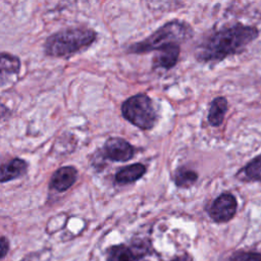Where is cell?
Masks as SVG:
<instances>
[{
  "label": "cell",
  "mask_w": 261,
  "mask_h": 261,
  "mask_svg": "<svg viewBox=\"0 0 261 261\" xmlns=\"http://www.w3.org/2000/svg\"><path fill=\"white\" fill-rule=\"evenodd\" d=\"M192 35L193 29L188 22L173 19L162 24L147 38L129 45L126 48V53L146 54L151 51L154 52L171 43L180 44L191 38Z\"/></svg>",
  "instance_id": "obj_3"
},
{
  "label": "cell",
  "mask_w": 261,
  "mask_h": 261,
  "mask_svg": "<svg viewBox=\"0 0 261 261\" xmlns=\"http://www.w3.org/2000/svg\"><path fill=\"white\" fill-rule=\"evenodd\" d=\"M228 261H261V254L251 251H238L230 256Z\"/></svg>",
  "instance_id": "obj_16"
},
{
  "label": "cell",
  "mask_w": 261,
  "mask_h": 261,
  "mask_svg": "<svg viewBox=\"0 0 261 261\" xmlns=\"http://www.w3.org/2000/svg\"><path fill=\"white\" fill-rule=\"evenodd\" d=\"M171 261H193V258L189 254H182L174 257Z\"/></svg>",
  "instance_id": "obj_18"
},
{
  "label": "cell",
  "mask_w": 261,
  "mask_h": 261,
  "mask_svg": "<svg viewBox=\"0 0 261 261\" xmlns=\"http://www.w3.org/2000/svg\"><path fill=\"white\" fill-rule=\"evenodd\" d=\"M198 179V173L186 167L178 168L174 173V182L178 188H190Z\"/></svg>",
  "instance_id": "obj_15"
},
{
  "label": "cell",
  "mask_w": 261,
  "mask_h": 261,
  "mask_svg": "<svg viewBox=\"0 0 261 261\" xmlns=\"http://www.w3.org/2000/svg\"><path fill=\"white\" fill-rule=\"evenodd\" d=\"M146 172V166L142 163H134L119 169L115 174V181L124 185L140 179Z\"/></svg>",
  "instance_id": "obj_12"
},
{
  "label": "cell",
  "mask_w": 261,
  "mask_h": 261,
  "mask_svg": "<svg viewBox=\"0 0 261 261\" xmlns=\"http://www.w3.org/2000/svg\"><path fill=\"white\" fill-rule=\"evenodd\" d=\"M154 56L152 58V67L153 69L162 68V69H171L174 67L178 61L180 54V44L171 43L162 48L154 51Z\"/></svg>",
  "instance_id": "obj_7"
},
{
  "label": "cell",
  "mask_w": 261,
  "mask_h": 261,
  "mask_svg": "<svg viewBox=\"0 0 261 261\" xmlns=\"http://www.w3.org/2000/svg\"><path fill=\"white\" fill-rule=\"evenodd\" d=\"M77 179V170L74 166L67 165L58 168L50 179V189L57 192H65Z\"/></svg>",
  "instance_id": "obj_8"
},
{
  "label": "cell",
  "mask_w": 261,
  "mask_h": 261,
  "mask_svg": "<svg viewBox=\"0 0 261 261\" xmlns=\"http://www.w3.org/2000/svg\"><path fill=\"white\" fill-rule=\"evenodd\" d=\"M137 259L134 249L124 244L114 245L107 251L106 261H136Z\"/></svg>",
  "instance_id": "obj_13"
},
{
  "label": "cell",
  "mask_w": 261,
  "mask_h": 261,
  "mask_svg": "<svg viewBox=\"0 0 261 261\" xmlns=\"http://www.w3.org/2000/svg\"><path fill=\"white\" fill-rule=\"evenodd\" d=\"M121 114L128 122L143 130L152 128L157 120L151 98L143 93L127 98L121 105Z\"/></svg>",
  "instance_id": "obj_4"
},
{
  "label": "cell",
  "mask_w": 261,
  "mask_h": 261,
  "mask_svg": "<svg viewBox=\"0 0 261 261\" xmlns=\"http://www.w3.org/2000/svg\"><path fill=\"white\" fill-rule=\"evenodd\" d=\"M20 69V60L9 53H0V86L8 83L10 77L16 75Z\"/></svg>",
  "instance_id": "obj_10"
},
{
  "label": "cell",
  "mask_w": 261,
  "mask_h": 261,
  "mask_svg": "<svg viewBox=\"0 0 261 261\" xmlns=\"http://www.w3.org/2000/svg\"><path fill=\"white\" fill-rule=\"evenodd\" d=\"M28 163L20 158H13L0 165V182L10 181L21 177L27 173Z\"/></svg>",
  "instance_id": "obj_9"
},
{
  "label": "cell",
  "mask_w": 261,
  "mask_h": 261,
  "mask_svg": "<svg viewBox=\"0 0 261 261\" xmlns=\"http://www.w3.org/2000/svg\"><path fill=\"white\" fill-rule=\"evenodd\" d=\"M97 33L89 28H69L49 36L44 44L45 54L51 57H69L90 47Z\"/></svg>",
  "instance_id": "obj_2"
},
{
  "label": "cell",
  "mask_w": 261,
  "mask_h": 261,
  "mask_svg": "<svg viewBox=\"0 0 261 261\" xmlns=\"http://www.w3.org/2000/svg\"><path fill=\"white\" fill-rule=\"evenodd\" d=\"M8 251H9V241L4 237H0V261L5 258Z\"/></svg>",
  "instance_id": "obj_17"
},
{
  "label": "cell",
  "mask_w": 261,
  "mask_h": 261,
  "mask_svg": "<svg viewBox=\"0 0 261 261\" xmlns=\"http://www.w3.org/2000/svg\"><path fill=\"white\" fill-rule=\"evenodd\" d=\"M103 154L109 160L125 162L133 158L135 150L134 147L124 139L112 137L105 142Z\"/></svg>",
  "instance_id": "obj_6"
},
{
  "label": "cell",
  "mask_w": 261,
  "mask_h": 261,
  "mask_svg": "<svg viewBox=\"0 0 261 261\" xmlns=\"http://www.w3.org/2000/svg\"><path fill=\"white\" fill-rule=\"evenodd\" d=\"M259 37L255 25L242 22L225 25L210 32L196 46L195 58L202 64H217L225 58L239 55Z\"/></svg>",
  "instance_id": "obj_1"
},
{
  "label": "cell",
  "mask_w": 261,
  "mask_h": 261,
  "mask_svg": "<svg viewBox=\"0 0 261 261\" xmlns=\"http://www.w3.org/2000/svg\"><path fill=\"white\" fill-rule=\"evenodd\" d=\"M238 202L233 195L223 193L218 196L210 206L208 213L213 221L223 223L229 221L236 214Z\"/></svg>",
  "instance_id": "obj_5"
},
{
  "label": "cell",
  "mask_w": 261,
  "mask_h": 261,
  "mask_svg": "<svg viewBox=\"0 0 261 261\" xmlns=\"http://www.w3.org/2000/svg\"><path fill=\"white\" fill-rule=\"evenodd\" d=\"M228 103L227 99L223 96H219L214 98L209 107V112H208V122L212 126H219L224 119L225 113L227 111Z\"/></svg>",
  "instance_id": "obj_11"
},
{
  "label": "cell",
  "mask_w": 261,
  "mask_h": 261,
  "mask_svg": "<svg viewBox=\"0 0 261 261\" xmlns=\"http://www.w3.org/2000/svg\"><path fill=\"white\" fill-rule=\"evenodd\" d=\"M238 176L246 181H261V154L247 163L238 173Z\"/></svg>",
  "instance_id": "obj_14"
}]
</instances>
